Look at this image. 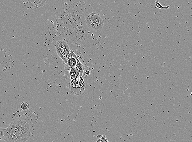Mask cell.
Returning <instances> with one entry per match:
<instances>
[{"mask_svg":"<svg viewBox=\"0 0 192 142\" xmlns=\"http://www.w3.org/2000/svg\"><path fill=\"white\" fill-rule=\"evenodd\" d=\"M4 132L3 140L6 142H26L31 135L29 124L21 120L12 121Z\"/></svg>","mask_w":192,"mask_h":142,"instance_id":"cell-1","label":"cell"},{"mask_svg":"<svg viewBox=\"0 0 192 142\" xmlns=\"http://www.w3.org/2000/svg\"><path fill=\"white\" fill-rule=\"evenodd\" d=\"M86 23L89 28L97 31L103 28L104 21L99 14L95 13H91L88 16L86 19Z\"/></svg>","mask_w":192,"mask_h":142,"instance_id":"cell-2","label":"cell"},{"mask_svg":"<svg viewBox=\"0 0 192 142\" xmlns=\"http://www.w3.org/2000/svg\"><path fill=\"white\" fill-rule=\"evenodd\" d=\"M55 49L59 57L66 64L68 56L71 51L67 43L62 40L58 41L55 44Z\"/></svg>","mask_w":192,"mask_h":142,"instance_id":"cell-3","label":"cell"},{"mask_svg":"<svg viewBox=\"0 0 192 142\" xmlns=\"http://www.w3.org/2000/svg\"><path fill=\"white\" fill-rule=\"evenodd\" d=\"M77 60L78 58L76 55L74 53V51L71 50V52L68 56L65 64V70L69 71L71 68H75L77 63Z\"/></svg>","mask_w":192,"mask_h":142,"instance_id":"cell-4","label":"cell"},{"mask_svg":"<svg viewBox=\"0 0 192 142\" xmlns=\"http://www.w3.org/2000/svg\"><path fill=\"white\" fill-rule=\"evenodd\" d=\"M45 2V0H29L27 2L30 7L34 9H37L44 6Z\"/></svg>","mask_w":192,"mask_h":142,"instance_id":"cell-5","label":"cell"},{"mask_svg":"<svg viewBox=\"0 0 192 142\" xmlns=\"http://www.w3.org/2000/svg\"><path fill=\"white\" fill-rule=\"evenodd\" d=\"M75 68L79 72L80 76L82 77V75H83V72H84V70L85 69V67H84V65L78 59L77 60V63L76 66H75Z\"/></svg>","mask_w":192,"mask_h":142,"instance_id":"cell-6","label":"cell"},{"mask_svg":"<svg viewBox=\"0 0 192 142\" xmlns=\"http://www.w3.org/2000/svg\"><path fill=\"white\" fill-rule=\"evenodd\" d=\"M155 3L156 5V7L158 8L159 9H161V10H168L169 8L171 7V6H161L160 3L159 2V1H155Z\"/></svg>","mask_w":192,"mask_h":142,"instance_id":"cell-7","label":"cell"},{"mask_svg":"<svg viewBox=\"0 0 192 142\" xmlns=\"http://www.w3.org/2000/svg\"><path fill=\"white\" fill-rule=\"evenodd\" d=\"M29 104H28V103L25 102L22 103L20 105V108L24 111H25L28 110L29 109Z\"/></svg>","mask_w":192,"mask_h":142,"instance_id":"cell-8","label":"cell"},{"mask_svg":"<svg viewBox=\"0 0 192 142\" xmlns=\"http://www.w3.org/2000/svg\"><path fill=\"white\" fill-rule=\"evenodd\" d=\"M4 139V129L0 127V140H3Z\"/></svg>","mask_w":192,"mask_h":142,"instance_id":"cell-9","label":"cell"}]
</instances>
